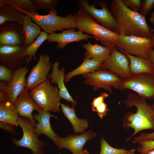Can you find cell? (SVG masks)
Segmentation results:
<instances>
[{
	"instance_id": "6da1fadb",
	"label": "cell",
	"mask_w": 154,
	"mask_h": 154,
	"mask_svg": "<svg viewBox=\"0 0 154 154\" xmlns=\"http://www.w3.org/2000/svg\"><path fill=\"white\" fill-rule=\"evenodd\" d=\"M110 7L117 21V34L154 38L153 30L140 13L129 9L122 0H112Z\"/></svg>"
},
{
	"instance_id": "7a4b0ae2",
	"label": "cell",
	"mask_w": 154,
	"mask_h": 154,
	"mask_svg": "<svg viewBox=\"0 0 154 154\" xmlns=\"http://www.w3.org/2000/svg\"><path fill=\"white\" fill-rule=\"evenodd\" d=\"M145 99L135 94L128 93L127 98L123 102L127 107L134 106L137 109L135 113L129 112L123 118V128L126 129L131 128L134 130L132 135L127 139V141L140 131L154 130V105H149Z\"/></svg>"
},
{
	"instance_id": "3957f363",
	"label": "cell",
	"mask_w": 154,
	"mask_h": 154,
	"mask_svg": "<svg viewBox=\"0 0 154 154\" xmlns=\"http://www.w3.org/2000/svg\"><path fill=\"white\" fill-rule=\"evenodd\" d=\"M77 28L83 33L92 35L105 46L112 49L116 46L120 35L94 21L84 11L79 9L76 13Z\"/></svg>"
},
{
	"instance_id": "277c9868",
	"label": "cell",
	"mask_w": 154,
	"mask_h": 154,
	"mask_svg": "<svg viewBox=\"0 0 154 154\" xmlns=\"http://www.w3.org/2000/svg\"><path fill=\"white\" fill-rule=\"evenodd\" d=\"M23 12L29 15L32 20L48 34L58 31H62L64 30L77 28L76 13L60 17L57 15L58 12L55 8L49 10L48 13L45 15H39L36 12L31 13Z\"/></svg>"
},
{
	"instance_id": "5b68a950",
	"label": "cell",
	"mask_w": 154,
	"mask_h": 154,
	"mask_svg": "<svg viewBox=\"0 0 154 154\" xmlns=\"http://www.w3.org/2000/svg\"><path fill=\"white\" fill-rule=\"evenodd\" d=\"M29 91L32 99L43 110L60 112L61 103L59 89L57 86L52 85L49 78Z\"/></svg>"
},
{
	"instance_id": "8992f818",
	"label": "cell",
	"mask_w": 154,
	"mask_h": 154,
	"mask_svg": "<svg viewBox=\"0 0 154 154\" xmlns=\"http://www.w3.org/2000/svg\"><path fill=\"white\" fill-rule=\"evenodd\" d=\"M79 9L85 12L96 23L111 31L116 33L117 23L114 16L110 10L107 2L104 0L96 2L101 7L97 9L94 4L90 5L87 0L77 1Z\"/></svg>"
},
{
	"instance_id": "52a82bcc",
	"label": "cell",
	"mask_w": 154,
	"mask_h": 154,
	"mask_svg": "<svg viewBox=\"0 0 154 154\" xmlns=\"http://www.w3.org/2000/svg\"><path fill=\"white\" fill-rule=\"evenodd\" d=\"M17 124L22 130L23 136L19 140L13 136L12 143L17 147L29 149L33 154H43L44 151L43 148L44 143L38 138L35 133L37 124L35 122H32L27 118L20 117L18 119Z\"/></svg>"
},
{
	"instance_id": "ba28073f",
	"label": "cell",
	"mask_w": 154,
	"mask_h": 154,
	"mask_svg": "<svg viewBox=\"0 0 154 154\" xmlns=\"http://www.w3.org/2000/svg\"><path fill=\"white\" fill-rule=\"evenodd\" d=\"M118 89L121 91L131 90L145 99H154V74H141L123 79Z\"/></svg>"
},
{
	"instance_id": "9c48e42d",
	"label": "cell",
	"mask_w": 154,
	"mask_h": 154,
	"mask_svg": "<svg viewBox=\"0 0 154 154\" xmlns=\"http://www.w3.org/2000/svg\"><path fill=\"white\" fill-rule=\"evenodd\" d=\"M116 46L131 55L147 58L154 47V38L120 35Z\"/></svg>"
},
{
	"instance_id": "30bf717a",
	"label": "cell",
	"mask_w": 154,
	"mask_h": 154,
	"mask_svg": "<svg viewBox=\"0 0 154 154\" xmlns=\"http://www.w3.org/2000/svg\"><path fill=\"white\" fill-rule=\"evenodd\" d=\"M82 76L85 79L83 83L93 86V90L103 89L110 93L113 92L112 87L118 89L123 79L109 70L100 68Z\"/></svg>"
},
{
	"instance_id": "8fae6325",
	"label": "cell",
	"mask_w": 154,
	"mask_h": 154,
	"mask_svg": "<svg viewBox=\"0 0 154 154\" xmlns=\"http://www.w3.org/2000/svg\"><path fill=\"white\" fill-rule=\"evenodd\" d=\"M129 59L127 55L119 51L117 46L113 48L110 56L102 63L100 68L107 69L122 79L132 76L130 72Z\"/></svg>"
},
{
	"instance_id": "7c38bea8",
	"label": "cell",
	"mask_w": 154,
	"mask_h": 154,
	"mask_svg": "<svg viewBox=\"0 0 154 154\" xmlns=\"http://www.w3.org/2000/svg\"><path fill=\"white\" fill-rule=\"evenodd\" d=\"M23 46H0V63L13 71L26 65L29 58L25 55Z\"/></svg>"
},
{
	"instance_id": "4fadbf2b",
	"label": "cell",
	"mask_w": 154,
	"mask_h": 154,
	"mask_svg": "<svg viewBox=\"0 0 154 154\" xmlns=\"http://www.w3.org/2000/svg\"><path fill=\"white\" fill-rule=\"evenodd\" d=\"M52 66L50 57L46 54L40 55L26 79L25 88L29 91L46 81Z\"/></svg>"
},
{
	"instance_id": "5bb4252c",
	"label": "cell",
	"mask_w": 154,
	"mask_h": 154,
	"mask_svg": "<svg viewBox=\"0 0 154 154\" xmlns=\"http://www.w3.org/2000/svg\"><path fill=\"white\" fill-rule=\"evenodd\" d=\"M96 135V133L91 130L84 131L79 135L73 134L65 137L58 135L54 143L60 150L67 149L73 154H77L83 149L88 141L95 137Z\"/></svg>"
},
{
	"instance_id": "9a60e30c",
	"label": "cell",
	"mask_w": 154,
	"mask_h": 154,
	"mask_svg": "<svg viewBox=\"0 0 154 154\" xmlns=\"http://www.w3.org/2000/svg\"><path fill=\"white\" fill-rule=\"evenodd\" d=\"M25 34L22 25L6 22L0 25V46H23Z\"/></svg>"
},
{
	"instance_id": "2e32d148",
	"label": "cell",
	"mask_w": 154,
	"mask_h": 154,
	"mask_svg": "<svg viewBox=\"0 0 154 154\" xmlns=\"http://www.w3.org/2000/svg\"><path fill=\"white\" fill-rule=\"evenodd\" d=\"M91 38H93L92 36L84 33L79 30L76 31L74 29H71L63 30L60 33L49 34L47 40L48 42H57V48L63 49L69 43L79 42L83 40L88 41Z\"/></svg>"
},
{
	"instance_id": "e0dca14e",
	"label": "cell",
	"mask_w": 154,
	"mask_h": 154,
	"mask_svg": "<svg viewBox=\"0 0 154 154\" xmlns=\"http://www.w3.org/2000/svg\"><path fill=\"white\" fill-rule=\"evenodd\" d=\"M29 70L26 66L15 70L12 78L8 83L7 92L8 101L14 104L26 86V76Z\"/></svg>"
},
{
	"instance_id": "ac0fdd59",
	"label": "cell",
	"mask_w": 154,
	"mask_h": 154,
	"mask_svg": "<svg viewBox=\"0 0 154 154\" xmlns=\"http://www.w3.org/2000/svg\"><path fill=\"white\" fill-rule=\"evenodd\" d=\"M29 91L25 88L18 97L14 103L19 116L29 119L32 122H35L32 117L35 110L40 112L43 110L31 98Z\"/></svg>"
},
{
	"instance_id": "d6986e66",
	"label": "cell",
	"mask_w": 154,
	"mask_h": 154,
	"mask_svg": "<svg viewBox=\"0 0 154 154\" xmlns=\"http://www.w3.org/2000/svg\"><path fill=\"white\" fill-rule=\"evenodd\" d=\"M59 65L60 62L57 61L52 63V72L48 75V78L50 79L52 85H57L60 98L71 102L72 105L74 106L76 104L77 102L70 95L64 84L65 68L62 67L60 69Z\"/></svg>"
},
{
	"instance_id": "ffe728a7",
	"label": "cell",
	"mask_w": 154,
	"mask_h": 154,
	"mask_svg": "<svg viewBox=\"0 0 154 154\" xmlns=\"http://www.w3.org/2000/svg\"><path fill=\"white\" fill-rule=\"evenodd\" d=\"M33 118L38 121V124L35 129V132L39 137L41 134L47 136L54 142L56 141L58 135L52 129L50 123V119L53 117L58 120V117L50 114L49 111L43 110L38 114H33Z\"/></svg>"
},
{
	"instance_id": "44dd1931",
	"label": "cell",
	"mask_w": 154,
	"mask_h": 154,
	"mask_svg": "<svg viewBox=\"0 0 154 154\" xmlns=\"http://www.w3.org/2000/svg\"><path fill=\"white\" fill-rule=\"evenodd\" d=\"M117 48L128 58L129 60V69L132 76L143 73L154 74V68L148 58L137 57L128 54L121 49Z\"/></svg>"
},
{
	"instance_id": "7402d4cb",
	"label": "cell",
	"mask_w": 154,
	"mask_h": 154,
	"mask_svg": "<svg viewBox=\"0 0 154 154\" xmlns=\"http://www.w3.org/2000/svg\"><path fill=\"white\" fill-rule=\"evenodd\" d=\"M106 60L103 58H96L83 60L79 66L64 75V82H68L75 76L91 73L99 69Z\"/></svg>"
},
{
	"instance_id": "603a6c76",
	"label": "cell",
	"mask_w": 154,
	"mask_h": 154,
	"mask_svg": "<svg viewBox=\"0 0 154 154\" xmlns=\"http://www.w3.org/2000/svg\"><path fill=\"white\" fill-rule=\"evenodd\" d=\"M60 107L64 116L71 123L74 132L76 134L81 133L85 131L89 127V124L86 118L80 119L76 114L74 106L71 107L67 104L61 103Z\"/></svg>"
},
{
	"instance_id": "cb8c5ba5",
	"label": "cell",
	"mask_w": 154,
	"mask_h": 154,
	"mask_svg": "<svg viewBox=\"0 0 154 154\" xmlns=\"http://www.w3.org/2000/svg\"><path fill=\"white\" fill-rule=\"evenodd\" d=\"M23 23L22 26L25 34L23 46L25 48L31 45L41 33L40 27L32 21L31 17L25 14L23 17Z\"/></svg>"
},
{
	"instance_id": "d4e9b609",
	"label": "cell",
	"mask_w": 154,
	"mask_h": 154,
	"mask_svg": "<svg viewBox=\"0 0 154 154\" xmlns=\"http://www.w3.org/2000/svg\"><path fill=\"white\" fill-rule=\"evenodd\" d=\"M20 117L14 104L8 101L0 102V121L18 126L17 121Z\"/></svg>"
},
{
	"instance_id": "484cf974",
	"label": "cell",
	"mask_w": 154,
	"mask_h": 154,
	"mask_svg": "<svg viewBox=\"0 0 154 154\" xmlns=\"http://www.w3.org/2000/svg\"><path fill=\"white\" fill-rule=\"evenodd\" d=\"M82 47L86 50L83 60L96 58H103L106 59L110 56L112 50V49L105 46L97 43L92 44L90 42L83 44Z\"/></svg>"
},
{
	"instance_id": "4316f807",
	"label": "cell",
	"mask_w": 154,
	"mask_h": 154,
	"mask_svg": "<svg viewBox=\"0 0 154 154\" xmlns=\"http://www.w3.org/2000/svg\"><path fill=\"white\" fill-rule=\"evenodd\" d=\"M25 15L16 8L5 5L0 7V25L6 22H10L17 23L22 25L23 17Z\"/></svg>"
},
{
	"instance_id": "83f0119b",
	"label": "cell",
	"mask_w": 154,
	"mask_h": 154,
	"mask_svg": "<svg viewBox=\"0 0 154 154\" xmlns=\"http://www.w3.org/2000/svg\"><path fill=\"white\" fill-rule=\"evenodd\" d=\"M5 5L28 13L35 12L39 9L31 0H0V7Z\"/></svg>"
},
{
	"instance_id": "f1b7e54d",
	"label": "cell",
	"mask_w": 154,
	"mask_h": 154,
	"mask_svg": "<svg viewBox=\"0 0 154 154\" xmlns=\"http://www.w3.org/2000/svg\"><path fill=\"white\" fill-rule=\"evenodd\" d=\"M48 37V35L46 32L44 31H41L34 41L25 48V55L29 57L26 65L29 64L30 60L32 61V57L34 61L37 60L36 52L42 44L47 40Z\"/></svg>"
},
{
	"instance_id": "f546056e",
	"label": "cell",
	"mask_w": 154,
	"mask_h": 154,
	"mask_svg": "<svg viewBox=\"0 0 154 154\" xmlns=\"http://www.w3.org/2000/svg\"><path fill=\"white\" fill-rule=\"evenodd\" d=\"M100 143L101 149L99 154H121L126 150L123 148L117 149L112 147L103 137H101Z\"/></svg>"
},
{
	"instance_id": "4dcf8cb0",
	"label": "cell",
	"mask_w": 154,
	"mask_h": 154,
	"mask_svg": "<svg viewBox=\"0 0 154 154\" xmlns=\"http://www.w3.org/2000/svg\"><path fill=\"white\" fill-rule=\"evenodd\" d=\"M39 9L50 10L56 7L58 0H31Z\"/></svg>"
},
{
	"instance_id": "1f68e13d",
	"label": "cell",
	"mask_w": 154,
	"mask_h": 154,
	"mask_svg": "<svg viewBox=\"0 0 154 154\" xmlns=\"http://www.w3.org/2000/svg\"><path fill=\"white\" fill-rule=\"evenodd\" d=\"M138 142L140 146L137 147L136 151L140 154H146L149 151L154 149V140H141Z\"/></svg>"
},
{
	"instance_id": "d6a6232c",
	"label": "cell",
	"mask_w": 154,
	"mask_h": 154,
	"mask_svg": "<svg viewBox=\"0 0 154 154\" xmlns=\"http://www.w3.org/2000/svg\"><path fill=\"white\" fill-rule=\"evenodd\" d=\"M6 66L0 64V80L1 81L9 82L11 80L13 72Z\"/></svg>"
},
{
	"instance_id": "836d02e7",
	"label": "cell",
	"mask_w": 154,
	"mask_h": 154,
	"mask_svg": "<svg viewBox=\"0 0 154 154\" xmlns=\"http://www.w3.org/2000/svg\"><path fill=\"white\" fill-rule=\"evenodd\" d=\"M154 8V0H142L140 13L145 17Z\"/></svg>"
},
{
	"instance_id": "e575fe53",
	"label": "cell",
	"mask_w": 154,
	"mask_h": 154,
	"mask_svg": "<svg viewBox=\"0 0 154 154\" xmlns=\"http://www.w3.org/2000/svg\"><path fill=\"white\" fill-rule=\"evenodd\" d=\"M126 7L135 12H140L141 0H122Z\"/></svg>"
},
{
	"instance_id": "d590c367",
	"label": "cell",
	"mask_w": 154,
	"mask_h": 154,
	"mask_svg": "<svg viewBox=\"0 0 154 154\" xmlns=\"http://www.w3.org/2000/svg\"><path fill=\"white\" fill-rule=\"evenodd\" d=\"M154 140V131L151 133H142L137 137H134L131 141L133 143H135L141 140Z\"/></svg>"
},
{
	"instance_id": "8d00e7d4",
	"label": "cell",
	"mask_w": 154,
	"mask_h": 154,
	"mask_svg": "<svg viewBox=\"0 0 154 154\" xmlns=\"http://www.w3.org/2000/svg\"><path fill=\"white\" fill-rule=\"evenodd\" d=\"M108 96V94L105 92H102L98 96L94 98L91 104L92 111L94 112L96 108L104 102V100Z\"/></svg>"
},
{
	"instance_id": "74e56055",
	"label": "cell",
	"mask_w": 154,
	"mask_h": 154,
	"mask_svg": "<svg viewBox=\"0 0 154 154\" xmlns=\"http://www.w3.org/2000/svg\"><path fill=\"white\" fill-rule=\"evenodd\" d=\"M108 111L107 105L104 101L96 108L94 112H96L98 116L102 119L107 114Z\"/></svg>"
},
{
	"instance_id": "f35d334b",
	"label": "cell",
	"mask_w": 154,
	"mask_h": 154,
	"mask_svg": "<svg viewBox=\"0 0 154 154\" xmlns=\"http://www.w3.org/2000/svg\"><path fill=\"white\" fill-rule=\"evenodd\" d=\"M15 126L12 124L0 122V128L13 135H17V133L15 130Z\"/></svg>"
},
{
	"instance_id": "ab89813d",
	"label": "cell",
	"mask_w": 154,
	"mask_h": 154,
	"mask_svg": "<svg viewBox=\"0 0 154 154\" xmlns=\"http://www.w3.org/2000/svg\"><path fill=\"white\" fill-rule=\"evenodd\" d=\"M8 101L6 91L0 92V102H6Z\"/></svg>"
},
{
	"instance_id": "60d3db41",
	"label": "cell",
	"mask_w": 154,
	"mask_h": 154,
	"mask_svg": "<svg viewBox=\"0 0 154 154\" xmlns=\"http://www.w3.org/2000/svg\"><path fill=\"white\" fill-rule=\"evenodd\" d=\"M8 87V83L5 81H1L0 82V92L6 91Z\"/></svg>"
},
{
	"instance_id": "b9f144b4",
	"label": "cell",
	"mask_w": 154,
	"mask_h": 154,
	"mask_svg": "<svg viewBox=\"0 0 154 154\" xmlns=\"http://www.w3.org/2000/svg\"><path fill=\"white\" fill-rule=\"evenodd\" d=\"M148 58L154 68V49H153L149 54Z\"/></svg>"
},
{
	"instance_id": "7bdbcfd3",
	"label": "cell",
	"mask_w": 154,
	"mask_h": 154,
	"mask_svg": "<svg viewBox=\"0 0 154 154\" xmlns=\"http://www.w3.org/2000/svg\"><path fill=\"white\" fill-rule=\"evenodd\" d=\"M136 151L135 148H133L130 150H126L125 151L121 154H136L135 153Z\"/></svg>"
},
{
	"instance_id": "ee69618b",
	"label": "cell",
	"mask_w": 154,
	"mask_h": 154,
	"mask_svg": "<svg viewBox=\"0 0 154 154\" xmlns=\"http://www.w3.org/2000/svg\"><path fill=\"white\" fill-rule=\"evenodd\" d=\"M151 17L150 21L151 24L154 26V11L150 13Z\"/></svg>"
},
{
	"instance_id": "f6af8a7d",
	"label": "cell",
	"mask_w": 154,
	"mask_h": 154,
	"mask_svg": "<svg viewBox=\"0 0 154 154\" xmlns=\"http://www.w3.org/2000/svg\"><path fill=\"white\" fill-rule=\"evenodd\" d=\"M77 154H90L86 150L83 149L81 151Z\"/></svg>"
},
{
	"instance_id": "bcb514c9",
	"label": "cell",
	"mask_w": 154,
	"mask_h": 154,
	"mask_svg": "<svg viewBox=\"0 0 154 154\" xmlns=\"http://www.w3.org/2000/svg\"><path fill=\"white\" fill-rule=\"evenodd\" d=\"M146 154H154V149L149 151Z\"/></svg>"
},
{
	"instance_id": "7dc6e473",
	"label": "cell",
	"mask_w": 154,
	"mask_h": 154,
	"mask_svg": "<svg viewBox=\"0 0 154 154\" xmlns=\"http://www.w3.org/2000/svg\"><path fill=\"white\" fill-rule=\"evenodd\" d=\"M30 154H33V153H32Z\"/></svg>"
}]
</instances>
